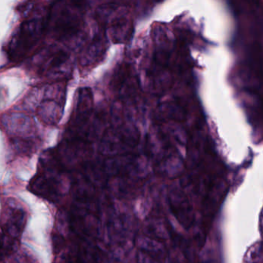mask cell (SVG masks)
I'll list each match as a JSON object with an SVG mask.
<instances>
[{"mask_svg":"<svg viewBox=\"0 0 263 263\" xmlns=\"http://www.w3.org/2000/svg\"><path fill=\"white\" fill-rule=\"evenodd\" d=\"M108 49V40L103 32L96 34L91 42L86 45L80 58V65L83 70H90L95 67L103 59Z\"/></svg>","mask_w":263,"mask_h":263,"instance_id":"52a82bcc","label":"cell"},{"mask_svg":"<svg viewBox=\"0 0 263 263\" xmlns=\"http://www.w3.org/2000/svg\"><path fill=\"white\" fill-rule=\"evenodd\" d=\"M46 27L45 19L41 15H33L24 20L15 32L9 44V59L12 62L24 60L39 43Z\"/></svg>","mask_w":263,"mask_h":263,"instance_id":"7a4b0ae2","label":"cell"},{"mask_svg":"<svg viewBox=\"0 0 263 263\" xmlns=\"http://www.w3.org/2000/svg\"><path fill=\"white\" fill-rule=\"evenodd\" d=\"M71 3H72L74 5L77 6V7H79V6L83 4V3L86 1V0H71Z\"/></svg>","mask_w":263,"mask_h":263,"instance_id":"ba28073f","label":"cell"},{"mask_svg":"<svg viewBox=\"0 0 263 263\" xmlns=\"http://www.w3.org/2000/svg\"><path fill=\"white\" fill-rule=\"evenodd\" d=\"M49 23L54 37L57 40H64L76 36L83 22L77 12L64 4H60L50 12Z\"/></svg>","mask_w":263,"mask_h":263,"instance_id":"8992f818","label":"cell"},{"mask_svg":"<svg viewBox=\"0 0 263 263\" xmlns=\"http://www.w3.org/2000/svg\"><path fill=\"white\" fill-rule=\"evenodd\" d=\"M44 97L36 108V115L49 126L57 125L63 116L66 100V84L57 83L45 89Z\"/></svg>","mask_w":263,"mask_h":263,"instance_id":"5b68a950","label":"cell"},{"mask_svg":"<svg viewBox=\"0 0 263 263\" xmlns=\"http://www.w3.org/2000/svg\"><path fill=\"white\" fill-rule=\"evenodd\" d=\"M97 19L107 30L114 43H125L134 32L133 21L128 12L116 4H104L98 9Z\"/></svg>","mask_w":263,"mask_h":263,"instance_id":"3957f363","label":"cell"},{"mask_svg":"<svg viewBox=\"0 0 263 263\" xmlns=\"http://www.w3.org/2000/svg\"><path fill=\"white\" fill-rule=\"evenodd\" d=\"M4 212L1 228V255L3 258L11 255L18 249L27 223V214L20 208L8 206Z\"/></svg>","mask_w":263,"mask_h":263,"instance_id":"277c9868","label":"cell"},{"mask_svg":"<svg viewBox=\"0 0 263 263\" xmlns=\"http://www.w3.org/2000/svg\"><path fill=\"white\" fill-rule=\"evenodd\" d=\"M66 171L54 150L46 152L39 161L37 173L30 181V192L48 201H57L66 191L63 177Z\"/></svg>","mask_w":263,"mask_h":263,"instance_id":"6da1fadb","label":"cell"}]
</instances>
